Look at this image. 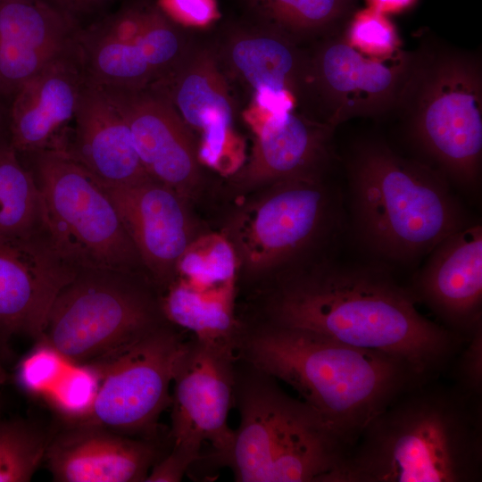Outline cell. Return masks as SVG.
Masks as SVG:
<instances>
[{
  "label": "cell",
  "instance_id": "1",
  "mask_svg": "<svg viewBox=\"0 0 482 482\" xmlns=\"http://www.w3.org/2000/svg\"><path fill=\"white\" fill-rule=\"evenodd\" d=\"M417 303L386 265L327 261L283 273L261 320L390 356L426 379L443 377L466 342Z\"/></svg>",
  "mask_w": 482,
  "mask_h": 482
},
{
  "label": "cell",
  "instance_id": "2",
  "mask_svg": "<svg viewBox=\"0 0 482 482\" xmlns=\"http://www.w3.org/2000/svg\"><path fill=\"white\" fill-rule=\"evenodd\" d=\"M441 378L410 387L376 415L333 482H480L482 395Z\"/></svg>",
  "mask_w": 482,
  "mask_h": 482
},
{
  "label": "cell",
  "instance_id": "3",
  "mask_svg": "<svg viewBox=\"0 0 482 482\" xmlns=\"http://www.w3.org/2000/svg\"><path fill=\"white\" fill-rule=\"evenodd\" d=\"M234 350L297 391L347 451L395 397L429 380L390 356L262 320H238Z\"/></svg>",
  "mask_w": 482,
  "mask_h": 482
},
{
  "label": "cell",
  "instance_id": "4",
  "mask_svg": "<svg viewBox=\"0 0 482 482\" xmlns=\"http://www.w3.org/2000/svg\"><path fill=\"white\" fill-rule=\"evenodd\" d=\"M346 172L353 236L379 260L411 265L470 224L440 172L385 142L357 143Z\"/></svg>",
  "mask_w": 482,
  "mask_h": 482
},
{
  "label": "cell",
  "instance_id": "5",
  "mask_svg": "<svg viewBox=\"0 0 482 482\" xmlns=\"http://www.w3.org/2000/svg\"><path fill=\"white\" fill-rule=\"evenodd\" d=\"M234 406L239 425L220 466L237 482H333L347 448L303 400L236 356Z\"/></svg>",
  "mask_w": 482,
  "mask_h": 482
},
{
  "label": "cell",
  "instance_id": "6",
  "mask_svg": "<svg viewBox=\"0 0 482 482\" xmlns=\"http://www.w3.org/2000/svg\"><path fill=\"white\" fill-rule=\"evenodd\" d=\"M478 69L455 54H433L409 66L396 104L418 149L448 182L478 186L482 154Z\"/></svg>",
  "mask_w": 482,
  "mask_h": 482
},
{
  "label": "cell",
  "instance_id": "7",
  "mask_svg": "<svg viewBox=\"0 0 482 482\" xmlns=\"http://www.w3.org/2000/svg\"><path fill=\"white\" fill-rule=\"evenodd\" d=\"M170 323L147 279L81 269L54 298L39 342L77 364L96 362Z\"/></svg>",
  "mask_w": 482,
  "mask_h": 482
},
{
  "label": "cell",
  "instance_id": "8",
  "mask_svg": "<svg viewBox=\"0 0 482 482\" xmlns=\"http://www.w3.org/2000/svg\"><path fill=\"white\" fill-rule=\"evenodd\" d=\"M22 156L42 194L59 251L79 269L138 274L140 256L102 186L62 149Z\"/></svg>",
  "mask_w": 482,
  "mask_h": 482
},
{
  "label": "cell",
  "instance_id": "9",
  "mask_svg": "<svg viewBox=\"0 0 482 482\" xmlns=\"http://www.w3.org/2000/svg\"><path fill=\"white\" fill-rule=\"evenodd\" d=\"M236 354L229 344L191 336L177 360L170 394L169 450L150 470L145 482H179L211 444L216 464L229 453L234 429L229 414L234 404Z\"/></svg>",
  "mask_w": 482,
  "mask_h": 482
},
{
  "label": "cell",
  "instance_id": "10",
  "mask_svg": "<svg viewBox=\"0 0 482 482\" xmlns=\"http://www.w3.org/2000/svg\"><path fill=\"white\" fill-rule=\"evenodd\" d=\"M342 227V198L320 176L287 179L273 183L240 213L234 249L246 272L258 277L290 268Z\"/></svg>",
  "mask_w": 482,
  "mask_h": 482
},
{
  "label": "cell",
  "instance_id": "11",
  "mask_svg": "<svg viewBox=\"0 0 482 482\" xmlns=\"http://www.w3.org/2000/svg\"><path fill=\"white\" fill-rule=\"evenodd\" d=\"M187 338L167 323L132 344L90 364L98 386L87 413L79 420L116 432L159 439V419L170 404V387Z\"/></svg>",
  "mask_w": 482,
  "mask_h": 482
},
{
  "label": "cell",
  "instance_id": "12",
  "mask_svg": "<svg viewBox=\"0 0 482 482\" xmlns=\"http://www.w3.org/2000/svg\"><path fill=\"white\" fill-rule=\"evenodd\" d=\"M152 86L170 99L190 129L201 133L200 162L222 174L235 173L243 165L244 145L234 129V103L216 49L188 47Z\"/></svg>",
  "mask_w": 482,
  "mask_h": 482
},
{
  "label": "cell",
  "instance_id": "13",
  "mask_svg": "<svg viewBox=\"0 0 482 482\" xmlns=\"http://www.w3.org/2000/svg\"><path fill=\"white\" fill-rule=\"evenodd\" d=\"M98 87L125 120L148 176L189 197L201 179L197 145L170 99L154 86Z\"/></svg>",
  "mask_w": 482,
  "mask_h": 482
},
{
  "label": "cell",
  "instance_id": "14",
  "mask_svg": "<svg viewBox=\"0 0 482 482\" xmlns=\"http://www.w3.org/2000/svg\"><path fill=\"white\" fill-rule=\"evenodd\" d=\"M410 286L438 323L465 342L482 328V227L471 224L440 242Z\"/></svg>",
  "mask_w": 482,
  "mask_h": 482
},
{
  "label": "cell",
  "instance_id": "15",
  "mask_svg": "<svg viewBox=\"0 0 482 482\" xmlns=\"http://www.w3.org/2000/svg\"><path fill=\"white\" fill-rule=\"evenodd\" d=\"M169 444L83 422L51 434L44 461L59 482H144Z\"/></svg>",
  "mask_w": 482,
  "mask_h": 482
},
{
  "label": "cell",
  "instance_id": "16",
  "mask_svg": "<svg viewBox=\"0 0 482 482\" xmlns=\"http://www.w3.org/2000/svg\"><path fill=\"white\" fill-rule=\"evenodd\" d=\"M395 60L366 54L346 37L326 38L307 61L306 81L311 80L331 111L329 125L395 104L409 66L403 68Z\"/></svg>",
  "mask_w": 482,
  "mask_h": 482
},
{
  "label": "cell",
  "instance_id": "17",
  "mask_svg": "<svg viewBox=\"0 0 482 482\" xmlns=\"http://www.w3.org/2000/svg\"><path fill=\"white\" fill-rule=\"evenodd\" d=\"M102 187L113 202L144 268L158 287L165 288L193 241L185 199L153 179Z\"/></svg>",
  "mask_w": 482,
  "mask_h": 482
},
{
  "label": "cell",
  "instance_id": "18",
  "mask_svg": "<svg viewBox=\"0 0 482 482\" xmlns=\"http://www.w3.org/2000/svg\"><path fill=\"white\" fill-rule=\"evenodd\" d=\"M79 270L54 245L0 237V334L39 341L54 298Z\"/></svg>",
  "mask_w": 482,
  "mask_h": 482
},
{
  "label": "cell",
  "instance_id": "19",
  "mask_svg": "<svg viewBox=\"0 0 482 482\" xmlns=\"http://www.w3.org/2000/svg\"><path fill=\"white\" fill-rule=\"evenodd\" d=\"M217 52L227 68L253 91V104L245 114L250 126L294 110L306 82L307 61L290 37L266 26L237 29Z\"/></svg>",
  "mask_w": 482,
  "mask_h": 482
},
{
  "label": "cell",
  "instance_id": "20",
  "mask_svg": "<svg viewBox=\"0 0 482 482\" xmlns=\"http://www.w3.org/2000/svg\"><path fill=\"white\" fill-rule=\"evenodd\" d=\"M80 27L40 0H0V98L78 51Z\"/></svg>",
  "mask_w": 482,
  "mask_h": 482
},
{
  "label": "cell",
  "instance_id": "21",
  "mask_svg": "<svg viewBox=\"0 0 482 482\" xmlns=\"http://www.w3.org/2000/svg\"><path fill=\"white\" fill-rule=\"evenodd\" d=\"M85 79L77 52L52 62L23 84L8 104V139L19 155L62 149Z\"/></svg>",
  "mask_w": 482,
  "mask_h": 482
},
{
  "label": "cell",
  "instance_id": "22",
  "mask_svg": "<svg viewBox=\"0 0 482 482\" xmlns=\"http://www.w3.org/2000/svg\"><path fill=\"white\" fill-rule=\"evenodd\" d=\"M73 122L71 141L62 150L100 185L127 186L151 179L125 120L100 87L84 81Z\"/></svg>",
  "mask_w": 482,
  "mask_h": 482
},
{
  "label": "cell",
  "instance_id": "23",
  "mask_svg": "<svg viewBox=\"0 0 482 482\" xmlns=\"http://www.w3.org/2000/svg\"><path fill=\"white\" fill-rule=\"evenodd\" d=\"M252 129L254 145L248 162L236 172L237 184L252 187L321 175L328 160V124L291 110L268 116Z\"/></svg>",
  "mask_w": 482,
  "mask_h": 482
},
{
  "label": "cell",
  "instance_id": "24",
  "mask_svg": "<svg viewBox=\"0 0 482 482\" xmlns=\"http://www.w3.org/2000/svg\"><path fill=\"white\" fill-rule=\"evenodd\" d=\"M0 237L57 247L42 194L8 137L0 138Z\"/></svg>",
  "mask_w": 482,
  "mask_h": 482
},
{
  "label": "cell",
  "instance_id": "25",
  "mask_svg": "<svg viewBox=\"0 0 482 482\" xmlns=\"http://www.w3.org/2000/svg\"><path fill=\"white\" fill-rule=\"evenodd\" d=\"M98 386L94 364H77L55 351L37 356L25 376V388L44 396L67 420L75 421L88 411Z\"/></svg>",
  "mask_w": 482,
  "mask_h": 482
},
{
  "label": "cell",
  "instance_id": "26",
  "mask_svg": "<svg viewBox=\"0 0 482 482\" xmlns=\"http://www.w3.org/2000/svg\"><path fill=\"white\" fill-rule=\"evenodd\" d=\"M236 267L232 243L211 235L192 241L179 261L173 279L205 297H234Z\"/></svg>",
  "mask_w": 482,
  "mask_h": 482
},
{
  "label": "cell",
  "instance_id": "27",
  "mask_svg": "<svg viewBox=\"0 0 482 482\" xmlns=\"http://www.w3.org/2000/svg\"><path fill=\"white\" fill-rule=\"evenodd\" d=\"M266 27L290 38L327 32L347 12L349 0H246Z\"/></svg>",
  "mask_w": 482,
  "mask_h": 482
},
{
  "label": "cell",
  "instance_id": "28",
  "mask_svg": "<svg viewBox=\"0 0 482 482\" xmlns=\"http://www.w3.org/2000/svg\"><path fill=\"white\" fill-rule=\"evenodd\" d=\"M50 436L32 421L0 420V482L29 481L44 461Z\"/></svg>",
  "mask_w": 482,
  "mask_h": 482
},
{
  "label": "cell",
  "instance_id": "29",
  "mask_svg": "<svg viewBox=\"0 0 482 482\" xmlns=\"http://www.w3.org/2000/svg\"><path fill=\"white\" fill-rule=\"evenodd\" d=\"M345 37L361 52L376 57H391L396 52L397 37L393 24L373 9L358 12Z\"/></svg>",
  "mask_w": 482,
  "mask_h": 482
},
{
  "label": "cell",
  "instance_id": "30",
  "mask_svg": "<svg viewBox=\"0 0 482 482\" xmlns=\"http://www.w3.org/2000/svg\"><path fill=\"white\" fill-rule=\"evenodd\" d=\"M453 382L482 395V328L466 342L451 364Z\"/></svg>",
  "mask_w": 482,
  "mask_h": 482
},
{
  "label": "cell",
  "instance_id": "31",
  "mask_svg": "<svg viewBox=\"0 0 482 482\" xmlns=\"http://www.w3.org/2000/svg\"><path fill=\"white\" fill-rule=\"evenodd\" d=\"M160 9L174 22L191 27H204L218 16L215 0H159Z\"/></svg>",
  "mask_w": 482,
  "mask_h": 482
},
{
  "label": "cell",
  "instance_id": "32",
  "mask_svg": "<svg viewBox=\"0 0 482 482\" xmlns=\"http://www.w3.org/2000/svg\"><path fill=\"white\" fill-rule=\"evenodd\" d=\"M81 28L82 20L97 17L115 0H40Z\"/></svg>",
  "mask_w": 482,
  "mask_h": 482
},
{
  "label": "cell",
  "instance_id": "33",
  "mask_svg": "<svg viewBox=\"0 0 482 482\" xmlns=\"http://www.w3.org/2000/svg\"><path fill=\"white\" fill-rule=\"evenodd\" d=\"M370 9L381 13L400 12L411 7L416 0H366Z\"/></svg>",
  "mask_w": 482,
  "mask_h": 482
},
{
  "label": "cell",
  "instance_id": "34",
  "mask_svg": "<svg viewBox=\"0 0 482 482\" xmlns=\"http://www.w3.org/2000/svg\"><path fill=\"white\" fill-rule=\"evenodd\" d=\"M8 104L0 98V138L8 137Z\"/></svg>",
  "mask_w": 482,
  "mask_h": 482
},
{
  "label": "cell",
  "instance_id": "35",
  "mask_svg": "<svg viewBox=\"0 0 482 482\" xmlns=\"http://www.w3.org/2000/svg\"><path fill=\"white\" fill-rule=\"evenodd\" d=\"M4 378H5V376H4V371L3 370V367L0 363V387L2 386L4 381Z\"/></svg>",
  "mask_w": 482,
  "mask_h": 482
}]
</instances>
